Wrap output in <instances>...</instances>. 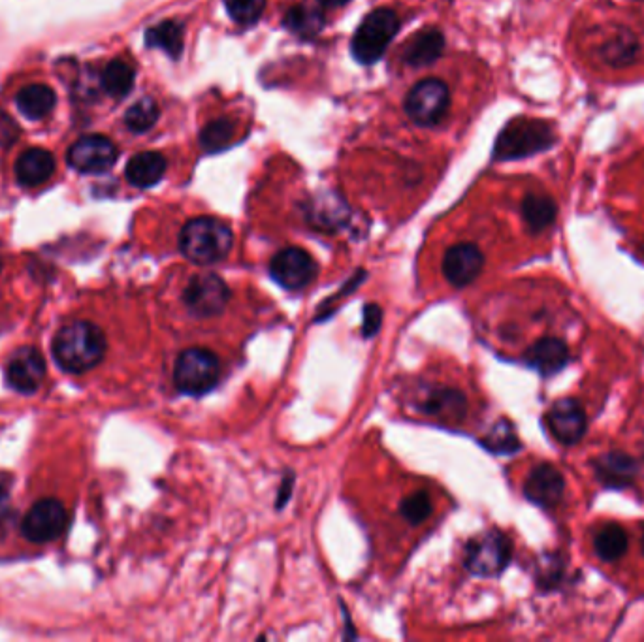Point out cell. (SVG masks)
<instances>
[{"mask_svg":"<svg viewBox=\"0 0 644 642\" xmlns=\"http://www.w3.org/2000/svg\"><path fill=\"white\" fill-rule=\"evenodd\" d=\"M51 349L61 370L66 373H85L97 368L104 360L108 343L97 324L74 321L57 332Z\"/></svg>","mask_w":644,"mask_h":642,"instance_id":"6da1fadb","label":"cell"},{"mask_svg":"<svg viewBox=\"0 0 644 642\" xmlns=\"http://www.w3.org/2000/svg\"><path fill=\"white\" fill-rule=\"evenodd\" d=\"M556 204L548 196L530 194L522 202V217L532 232H543L556 219Z\"/></svg>","mask_w":644,"mask_h":642,"instance_id":"cb8c5ba5","label":"cell"},{"mask_svg":"<svg viewBox=\"0 0 644 642\" xmlns=\"http://www.w3.org/2000/svg\"><path fill=\"white\" fill-rule=\"evenodd\" d=\"M484 449L496 454H515L520 450V439L509 420H500L483 439Z\"/></svg>","mask_w":644,"mask_h":642,"instance_id":"f546056e","label":"cell"},{"mask_svg":"<svg viewBox=\"0 0 644 642\" xmlns=\"http://www.w3.org/2000/svg\"><path fill=\"white\" fill-rule=\"evenodd\" d=\"M55 102L57 97L53 89L42 83H34L21 89L16 97L17 110L33 121L44 119L55 108Z\"/></svg>","mask_w":644,"mask_h":642,"instance_id":"7402d4cb","label":"cell"},{"mask_svg":"<svg viewBox=\"0 0 644 642\" xmlns=\"http://www.w3.org/2000/svg\"><path fill=\"white\" fill-rule=\"evenodd\" d=\"M46 379V360L36 347H19L6 364V383L19 394H34Z\"/></svg>","mask_w":644,"mask_h":642,"instance_id":"8fae6325","label":"cell"},{"mask_svg":"<svg viewBox=\"0 0 644 642\" xmlns=\"http://www.w3.org/2000/svg\"><path fill=\"white\" fill-rule=\"evenodd\" d=\"M16 136L17 127L14 125V121L6 113L0 112V142L10 145L12 142H16Z\"/></svg>","mask_w":644,"mask_h":642,"instance_id":"e575fe53","label":"cell"},{"mask_svg":"<svg viewBox=\"0 0 644 642\" xmlns=\"http://www.w3.org/2000/svg\"><path fill=\"white\" fill-rule=\"evenodd\" d=\"M166 172V159L157 151H144L130 159L125 176L130 185L149 189L161 181Z\"/></svg>","mask_w":644,"mask_h":642,"instance_id":"44dd1931","label":"cell"},{"mask_svg":"<svg viewBox=\"0 0 644 642\" xmlns=\"http://www.w3.org/2000/svg\"><path fill=\"white\" fill-rule=\"evenodd\" d=\"M53 172H55L53 155L40 147L25 151L16 162L17 183L21 187H38L46 183L49 177L53 176Z\"/></svg>","mask_w":644,"mask_h":642,"instance_id":"d6986e66","label":"cell"},{"mask_svg":"<svg viewBox=\"0 0 644 642\" xmlns=\"http://www.w3.org/2000/svg\"><path fill=\"white\" fill-rule=\"evenodd\" d=\"M185 31L179 21H162L159 25L147 29L145 44L147 48L162 49L172 59H178L183 51Z\"/></svg>","mask_w":644,"mask_h":642,"instance_id":"603a6c76","label":"cell"},{"mask_svg":"<svg viewBox=\"0 0 644 642\" xmlns=\"http://www.w3.org/2000/svg\"><path fill=\"white\" fill-rule=\"evenodd\" d=\"M159 106L153 98H142L134 106H130L129 112L125 113V125L129 130L142 134L147 130L153 129L155 123L159 121Z\"/></svg>","mask_w":644,"mask_h":642,"instance_id":"f1b7e54d","label":"cell"},{"mask_svg":"<svg viewBox=\"0 0 644 642\" xmlns=\"http://www.w3.org/2000/svg\"><path fill=\"white\" fill-rule=\"evenodd\" d=\"M232 140H234V125L228 119L211 121L210 125H206L200 132V145L208 153H217L225 149L232 144Z\"/></svg>","mask_w":644,"mask_h":642,"instance_id":"4dcf8cb0","label":"cell"},{"mask_svg":"<svg viewBox=\"0 0 644 642\" xmlns=\"http://www.w3.org/2000/svg\"><path fill=\"white\" fill-rule=\"evenodd\" d=\"M283 23L290 33L309 38V36L321 33L322 27H324V16L317 8L296 6L287 12Z\"/></svg>","mask_w":644,"mask_h":642,"instance_id":"4316f807","label":"cell"},{"mask_svg":"<svg viewBox=\"0 0 644 642\" xmlns=\"http://www.w3.org/2000/svg\"><path fill=\"white\" fill-rule=\"evenodd\" d=\"M451 102L449 87L441 80H422L405 98V112L419 125H435L443 119Z\"/></svg>","mask_w":644,"mask_h":642,"instance_id":"9c48e42d","label":"cell"},{"mask_svg":"<svg viewBox=\"0 0 644 642\" xmlns=\"http://www.w3.org/2000/svg\"><path fill=\"white\" fill-rule=\"evenodd\" d=\"M513 545L505 533L484 531L473 537L466 548L467 571L475 577H498L511 562Z\"/></svg>","mask_w":644,"mask_h":642,"instance_id":"8992f818","label":"cell"},{"mask_svg":"<svg viewBox=\"0 0 644 642\" xmlns=\"http://www.w3.org/2000/svg\"><path fill=\"white\" fill-rule=\"evenodd\" d=\"M637 53H639V42L628 31L616 34L601 48L603 61L612 66L629 65L637 57Z\"/></svg>","mask_w":644,"mask_h":642,"instance_id":"83f0119b","label":"cell"},{"mask_svg":"<svg viewBox=\"0 0 644 642\" xmlns=\"http://www.w3.org/2000/svg\"><path fill=\"white\" fill-rule=\"evenodd\" d=\"M400 29V19L388 10L379 8L364 17L360 23L355 38H353V55L360 65H373L383 57L387 51L388 44L394 40V36Z\"/></svg>","mask_w":644,"mask_h":642,"instance_id":"5b68a950","label":"cell"},{"mask_svg":"<svg viewBox=\"0 0 644 642\" xmlns=\"http://www.w3.org/2000/svg\"><path fill=\"white\" fill-rule=\"evenodd\" d=\"M526 362L541 375H554L567 366L569 349L562 339H539L526 351Z\"/></svg>","mask_w":644,"mask_h":642,"instance_id":"ac0fdd59","label":"cell"},{"mask_svg":"<svg viewBox=\"0 0 644 642\" xmlns=\"http://www.w3.org/2000/svg\"><path fill=\"white\" fill-rule=\"evenodd\" d=\"M117 161V147L106 136H83L68 151V164L81 174H104Z\"/></svg>","mask_w":644,"mask_h":642,"instance_id":"7c38bea8","label":"cell"},{"mask_svg":"<svg viewBox=\"0 0 644 642\" xmlns=\"http://www.w3.org/2000/svg\"><path fill=\"white\" fill-rule=\"evenodd\" d=\"M547 424L552 435L562 445H575L586 434L588 420L577 400L564 398L550 407L547 415Z\"/></svg>","mask_w":644,"mask_h":642,"instance_id":"5bb4252c","label":"cell"},{"mask_svg":"<svg viewBox=\"0 0 644 642\" xmlns=\"http://www.w3.org/2000/svg\"><path fill=\"white\" fill-rule=\"evenodd\" d=\"M597 556L605 562L620 560L628 550V533L618 524H607L594 539Z\"/></svg>","mask_w":644,"mask_h":642,"instance_id":"d4e9b609","label":"cell"},{"mask_svg":"<svg viewBox=\"0 0 644 642\" xmlns=\"http://www.w3.org/2000/svg\"><path fill=\"white\" fill-rule=\"evenodd\" d=\"M565 481L562 473L550 464L533 467L524 484V494L535 505L552 509L564 496Z\"/></svg>","mask_w":644,"mask_h":642,"instance_id":"9a60e30c","label":"cell"},{"mask_svg":"<svg viewBox=\"0 0 644 642\" xmlns=\"http://www.w3.org/2000/svg\"><path fill=\"white\" fill-rule=\"evenodd\" d=\"M232 292L217 273H196L183 292V302L198 319L221 315L230 302Z\"/></svg>","mask_w":644,"mask_h":642,"instance_id":"52a82bcc","label":"cell"},{"mask_svg":"<svg viewBox=\"0 0 644 642\" xmlns=\"http://www.w3.org/2000/svg\"><path fill=\"white\" fill-rule=\"evenodd\" d=\"M221 377L219 356L204 349L191 347L179 354L174 368V385L181 394L204 396L213 390Z\"/></svg>","mask_w":644,"mask_h":642,"instance_id":"277c9868","label":"cell"},{"mask_svg":"<svg viewBox=\"0 0 644 642\" xmlns=\"http://www.w3.org/2000/svg\"><path fill=\"white\" fill-rule=\"evenodd\" d=\"M643 552H644V537H643Z\"/></svg>","mask_w":644,"mask_h":642,"instance_id":"f35d334b","label":"cell"},{"mask_svg":"<svg viewBox=\"0 0 644 642\" xmlns=\"http://www.w3.org/2000/svg\"><path fill=\"white\" fill-rule=\"evenodd\" d=\"M324 8H338V6H345L349 0H319Z\"/></svg>","mask_w":644,"mask_h":642,"instance_id":"74e56055","label":"cell"},{"mask_svg":"<svg viewBox=\"0 0 644 642\" xmlns=\"http://www.w3.org/2000/svg\"><path fill=\"white\" fill-rule=\"evenodd\" d=\"M594 467H596L599 482L607 488H616V490L631 486L637 475L635 460L624 452L603 454L601 458H597Z\"/></svg>","mask_w":644,"mask_h":642,"instance_id":"e0dca14e","label":"cell"},{"mask_svg":"<svg viewBox=\"0 0 644 642\" xmlns=\"http://www.w3.org/2000/svg\"><path fill=\"white\" fill-rule=\"evenodd\" d=\"M420 411L443 422H460L467 413L466 396L456 388H434L420 403Z\"/></svg>","mask_w":644,"mask_h":642,"instance_id":"2e32d148","label":"cell"},{"mask_svg":"<svg viewBox=\"0 0 644 642\" xmlns=\"http://www.w3.org/2000/svg\"><path fill=\"white\" fill-rule=\"evenodd\" d=\"M483 268V251L475 243H456L443 257V275L454 289L469 287Z\"/></svg>","mask_w":644,"mask_h":642,"instance_id":"4fadbf2b","label":"cell"},{"mask_svg":"<svg viewBox=\"0 0 644 642\" xmlns=\"http://www.w3.org/2000/svg\"><path fill=\"white\" fill-rule=\"evenodd\" d=\"M556 142L552 127L539 119H515L501 130L494 147V159L516 161L547 151Z\"/></svg>","mask_w":644,"mask_h":642,"instance_id":"3957f363","label":"cell"},{"mask_svg":"<svg viewBox=\"0 0 644 642\" xmlns=\"http://www.w3.org/2000/svg\"><path fill=\"white\" fill-rule=\"evenodd\" d=\"M102 87L110 97H127L134 87V68L121 59H115L104 68Z\"/></svg>","mask_w":644,"mask_h":642,"instance_id":"484cf974","label":"cell"},{"mask_svg":"<svg viewBox=\"0 0 644 642\" xmlns=\"http://www.w3.org/2000/svg\"><path fill=\"white\" fill-rule=\"evenodd\" d=\"M234 245L230 226L215 217H196L179 234V251L198 266H211L225 260Z\"/></svg>","mask_w":644,"mask_h":642,"instance_id":"7a4b0ae2","label":"cell"},{"mask_svg":"<svg viewBox=\"0 0 644 642\" xmlns=\"http://www.w3.org/2000/svg\"><path fill=\"white\" fill-rule=\"evenodd\" d=\"M383 322V309L377 304H368L364 307L362 315V336L364 338H373Z\"/></svg>","mask_w":644,"mask_h":642,"instance_id":"836d02e7","label":"cell"},{"mask_svg":"<svg viewBox=\"0 0 644 642\" xmlns=\"http://www.w3.org/2000/svg\"><path fill=\"white\" fill-rule=\"evenodd\" d=\"M292 486H294V475H287V479L283 481L281 488H279V499L275 501V509H283V505H285V503H287V499L290 498Z\"/></svg>","mask_w":644,"mask_h":642,"instance_id":"d590c367","label":"cell"},{"mask_svg":"<svg viewBox=\"0 0 644 642\" xmlns=\"http://www.w3.org/2000/svg\"><path fill=\"white\" fill-rule=\"evenodd\" d=\"M270 275L279 287L290 292H300L317 279L319 264L306 249L285 247L272 258Z\"/></svg>","mask_w":644,"mask_h":642,"instance_id":"ba28073f","label":"cell"},{"mask_svg":"<svg viewBox=\"0 0 644 642\" xmlns=\"http://www.w3.org/2000/svg\"><path fill=\"white\" fill-rule=\"evenodd\" d=\"M432 498L426 492H415L403 499L400 513L409 524H422L432 516Z\"/></svg>","mask_w":644,"mask_h":642,"instance_id":"1f68e13d","label":"cell"},{"mask_svg":"<svg viewBox=\"0 0 644 642\" xmlns=\"http://www.w3.org/2000/svg\"><path fill=\"white\" fill-rule=\"evenodd\" d=\"M445 36L439 29H422L415 34L403 51V59L409 66H428L437 61L443 53Z\"/></svg>","mask_w":644,"mask_h":642,"instance_id":"ffe728a7","label":"cell"},{"mask_svg":"<svg viewBox=\"0 0 644 642\" xmlns=\"http://www.w3.org/2000/svg\"><path fill=\"white\" fill-rule=\"evenodd\" d=\"M68 524V513L59 499L36 501L21 522L23 535L36 545L51 543L63 535Z\"/></svg>","mask_w":644,"mask_h":642,"instance_id":"30bf717a","label":"cell"},{"mask_svg":"<svg viewBox=\"0 0 644 642\" xmlns=\"http://www.w3.org/2000/svg\"><path fill=\"white\" fill-rule=\"evenodd\" d=\"M226 12L240 25H253L264 14L266 0H225Z\"/></svg>","mask_w":644,"mask_h":642,"instance_id":"d6a6232c","label":"cell"},{"mask_svg":"<svg viewBox=\"0 0 644 642\" xmlns=\"http://www.w3.org/2000/svg\"><path fill=\"white\" fill-rule=\"evenodd\" d=\"M12 514V503H10V496L8 492L0 490V524Z\"/></svg>","mask_w":644,"mask_h":642,"instance_id":"8d00e7d4","label":"cell"}]
</instances>
